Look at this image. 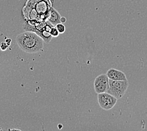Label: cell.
<instances>
[{
  "label": "cell",
  "instance_id": "obj_1",
  "mask_svg": "<svg viewBox=\"0 0 147 131\" xmlns=\"http://www.w3.org/2000/svg\"><path fill=\"white\" fill-rule=\"evenodd\" d=\"M16 42L23 51L35 54L42 51L44 47V40L37 33L26 31L16 36Z\"/></svg>",
  "mask_w": 147,
  "mask_h": 131
},
{
  "label": "cell",
  "instance_id": "obj_9",
  "mask_svg": "<svg viewBox=\"0 0 147 131\" xmlns=\"http://www.w3.org/2000/svg\"><path fill=\"white\" fill-rule=\"evenodd\" d=\"M55 27L58 30V31L60 33H63L65 32V29H66L65 26L62 23H58L57 25H56Z\"/></svg>",
  "mask_w": 147,
  "mask_h": 131
},
{
  "label": "cell",
  "instance_id": "obj_7",
  "mask_svg": "<svg viewBox=\"0 0 147 131\" xmlns=\"http://www.w3.org/2000/svg\"><path fill=\"white\" fill-rule=\"evenodd\" d=\"M61 17L62 16L60 15V13L55 9L51 7V12H50V15L47 20L48 21L51 22L53 26H56L58 23H61Z\"/></svg>",
  "mask_w": 147,
  "mask_h": 131
},
{
  "label": "cell",
  "instance_id": "obj_6",
  "mask_svg": "<svg viewBox=\"0 0 147 131\" xmlns=\"http://www.w3.org/2000/svg\"><path fill=\"white\" fill-rule=\"evenodd\" d=\"M106 75L108 76L109 79L115 81H128L124 73L113 68L109 69L107 72Z\"/></svg>",
  "mask_w": 147,
  "mask_h": 131
},
{
  "label": "cell",
  "instance_id": "obj_10",
  "mask_svg": "<svg viewBox=\"0 0 147 131\" xmlns=\"http://www.w3.org/2000/svg\"><path fill=\"white\" fill-rule=\"evenodd\" d=\"M9 45L6 42H1V45H0V48H1L2 51H5V50L8 48Z\"/></svg>",
  "mask_w": 147,
  "mask_h": 131
},
{
  "label": "cell",
  "instance_id": "obj_8",
  "mask_svg": "<svg viewBox=\"0 0 147 131\" xmlns=\"http://www.w3.org/2000/svg\"><path fill=\"white\" fill-rule=\"evenodd\" d=\"M50 33H51V35H52V37H57L60 34V33L58 31V30L57 29V28L55 26H52V27L51 28V30H50Z\"/></svg>",
  "mask_w": 147,
  "mask_h": 131
},
{
  "label": "cell",
  "instance_id": "obj_12",
  "mask_svg": "<svg viewBox=\"0 0 147 131\" xmlns=\"http://www.w3.org/2000/svg\"><path fill=\"white\" fill-rule=\"evenodd\" d=\"M6 43H8V44L9 45H10V43H11V39H6V40L5 41Z\"/></svg>",
  "mask_w": 147,
  "mask_h": 131
},
{
  "label": "cell",
  "instance_id": "obj_5",
  "mask_svg": "<svg viewBox=\"0 0 147 131\" xmlns=\"http://www.w3.org/2000/svg\"><path fill=\"white\" fill-rule=\"evenodd\" d=\"M94 91L97 94L108 92L109 88V79L106 74L96 77L94 82Z\"/></svg>",
  "mask_w": 147,
  "mask_h": 131
},
{
  "label": "cell",
  "instance_id": "obj_13",
  "mask_svg": "<svg viewBox=\"0 0 147 131\" xmlns=\"http://www.w3.org/2000/svg\"><path fill=\"white\" fill-rule=\"evenodd\" d=\"M0 130H2V129L1 128V127H0Z\"/></svg>",
  "mask_w": 147,
  "mask_h": 131
},
{
  "label": "cell",
  "instance_id": "obj_4",
  "mask_svg": "<svg viewBox=\"0 0 147 131\" xmlns=\"http://www.w3.org/2000/svg\"><path fill=\"white\" fill-rule=\"evenodd\" d=\"M117 99L108 92L98 94V102L101 109L105 110H109L115 106Z\"/></svg>",
  "mask_w": 147,
  "mask_h": 131
},
{
  "label": "cell",
  "instance_id": "obj_11",
  "mask_svg": "<svg viewBox=\"0 0 147 131\" xmlns=\"http://www.w3.org/2000/svg\"><path fill=\"white\" fill-rule=\"evenodd\" d=\"M61 23H64L66 22V18L65 17H61Z\"/></svg>",
  "mask_w": 147,
  "mask_h": 131
},
{
  "label": "cell",
  "instance_id": "obj_3",
  "mask_svg": "<svg viewBox=\"0 0 147 131\" xmlns=\"http://www.w3.org/2000/svg\"><path fill=\"white\" fill-rule=\"evenodd\" d=\"M129 83L128 81H115L109 79V88L108 93L115 96L117 99H120L125 95L128 90Z\"/></svg>",
  "mask_w": 147,
  "mask_h": 131
},
{
  "label": "cell",
  "instance_id": "obj_2",
  "mask_svg": "<svg viewBox=\"0 0 147 131\" xmlns=\"http://www.w3.org/2000/svg\"><path fill=\"white\" fill-rule=\"evenodd\" d=\"M53 25L49 21L33 22V20L24 23L23 28L26 31H32L37 33L46 43H50L53 38L50 33V30Z\"/></svg>",
  "mask_w": 147,
  "mask_h": 131
}]
</instances>
